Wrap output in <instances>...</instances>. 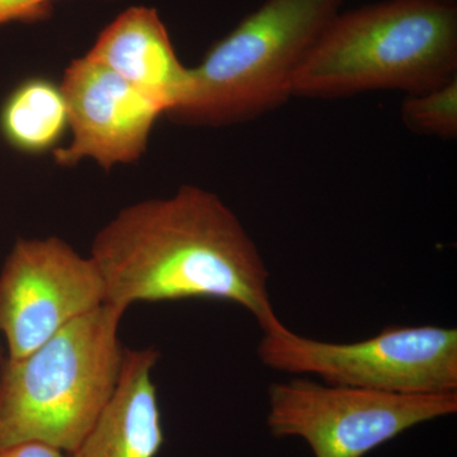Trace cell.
<instances>
[{
  "mask_svg": "<svg viewBox=\"0 0 457 457\" xmlns=\"http://www.w3.org/2000/svg\"><path fill=\"white\" fill-rule=\"evenodd\" d=\"M263 335L258 359L278 371L378 392H457L455 328L387 326L353 343L317 341L286 326Z\"/></svg>",
  "mask_w": 457,
  "mask_h": 457,
  "instance_id": "5",
  "label": "cell"
},
{
  "mask_svg": "<svg viewBox=\"0 0 457 457\" xmlns=\"http://www.w3.org/2000/svg\"><path fill=\"white\" fill-rule=\"evenodd\" d=\"M54 2L55 0H0V27L45 20L50 16Z\"/></svg>",
  "mask_w": 457,
  "mask_h": 457,
  "instance_id": "13",
  "label": "cell"
},
{
  "mask_svg": "<svg viewBox=\"0 0 457 457\" xmlns=\"http://www.w3.org/2000/svg\"><path fill=\"white\" fill-rule=\"evenodd\" d=\"M170 113L188 84L170 35L154 8L132 7L98 36L87 54Z\"/></svg>",
  "mask_w": 457,
  "mask_h": 457,
  "instance_id": "9",
  "label": "cell"
},
{
  "mask_svg": "<svg viewBox=\"0 0 457 457\" xmlns=\"http://www.w3.org/2000/svg\"><path fill=\"white\" fill-rule=\"evenodd\" d=\"M106 303L95 262L57 237L20 239L0 270V333L20 359Z\"/></svg>",
  "mask_w": 457,
  "mask_h": 457,
  "instance_id": "7",
  "label": "cell"
},
{
  "mask_svg": "<svg viewBox=\"0 0 457 457\" xmlns=\"http://www.w3.org/2000/svg\"><path fill=\"white\" fill-rule=\"evenodd\" d=\"M89 257L106 303L125 312L135 303L222 300L251 312L263 333L285 326L257 245L220 197L196 186L125 207L98 231Z\"/></svg>",
  "mask_w": 457,
  "mask_h": 457,
  "instance_id": "1",
  "label": "cell"
},
{
  "mask_svg": "<svg viewBox=\"0 0 457 457\" xmlns=\"http://www.w3.org/2000/svg\"><path fill=\"white\" fill-rule=\"evenodd\" d=\"M125 311L104 303L40 347L0 362V449L40 441L71 453L116 389Z\"/></svg>",
  "mask_w": 457,
  "mask_h": 457,
  "instance_id": "3",
  "label": "cell"
},
{
  "mask_svg": "<svg viewBox=\"0 0 457 457\" xmlns=\"http://www.w3.org/2000/svg\"><path fill=\"white\" fill-rule=\"evenodd\" d=\"M456 75L455 5L386 0L337 14L295 75L293 96L338 98L381 89L420 95Z\"/></svg>",
  "mask_w": 457,
  "mask_h": 457,
  "instance_id": "2",
  "label": "cell"
},
{
  "mask_svg": "<svg viewBox=\"0 0 457 457\" xmlns=\"http://www.w3.org/2000/svg\"><path fill=\"white\" fill-rule=\"evenodd\" d=\"M161 353L125 348L116 389L88 435L69 457H156L164 444L153 380Z\"/></svg>",
  "mask_w": 457,
  "mask_h": 457,
  "instance_id": "10",
  "label": "cell"
},
{
  "mask_svg": "<svg viewBox=\"0 0 457 457\" xmlns=\"http://www.w3.org/2000/svg\"><path fill=\"white\" fill-rule=\"evenodd\" d=\"M345 0H267L197 68L170 116L187 125L251 121L293 96L295 75Z\"/></svg>",
  "mask_w": 457,
  "mask_h": 457,
  "instance_id": "4",
  "label": "cell"
},
{
  "mask_svg": "<svg viewBox=\"0 0 457 457\" xmlns=\"http://www.w3.org/2000/svg\"><path fill=\"white\" fill-rule=\"evenodd\" d=\"M0 457H69L64 451L40 441H26L0 449Z\"/></svg>",
  "mask_w": 457,
  "mask_h": 457,
  "instance_id": "14",
  "label": "cell"
},
{
  "mask_svg": "<svg viewBox=\"0 0 457 457\" xmlns=\"http://www.w3.org/2000/svg\"><path fill=\"white\" fill-rule=\"evenodd\" d=\"M3 357H2V347H0V362H2Z\"/></svg>",
  "mask_w": 457,
  "mask_h": 457,
  "instance_id": "15",
  "label": "cell"
},
{
  "mask_svg": "<svg viewBox=\"0 0 457 457\" xmlns=\"http://www.w3.org/2000/svg\"><path fill=\"white\" fill-rule=\"evenodd\" d=\"M60 89L71 130V143L54 149L62 167L92 159L110 170L139 161L153 126L164 113L119 74L87 55L65 69Z\"/></svg>",
  "mask_w": 457,
  "mask_h": 457,
  "instance_id": "8",
  "label": "cell"
},
{
  "mask_svg": "<svg viewBox=\"0 0 457 457\" xmlns=\"http://www.w3.org/2000/svg\"><path fill=\"white\" fill-rule=\"evenodd\" d=\"M69 128L68 108L60 86L46 78H29L8 96L0 110V131L21 153L54 150Z\"/></svg>",
  "mask_w": 457,
  "mask_h": 457,
  "instance_id": "11",
  "label": "cell"
},
{
  "mask_svg": "<svg viewBox=\"0 0 457 457\" xmlns=\"http://www.w3.org/2000/svg\"><path fill=\"white\" fill-rule=\"evenodd\" d=\"M402 120L418 134L455 139L457 135V78L440 88L411 95L402 104Z\"/></svg>",
  "mask_w": 457,
  "mask_h": 457,
  "instance_id": "12",
  "label": "cell"
},
{
  "mask_svg": "<svg viewBox=\"0 0 457 457\" xmlns=\"http://www.w3.org/2000/svg\"><path fill=\"white\" fill-rule=\"evenodd\" d=\"M457 411V392L402 394L293 378L269 387L275 438H302L314 457H365L418 425Z\"/></svg>",
  "mask_w": 457,
  "mask_h": 457,
  "instance_id": "6",
  "label": "cell"
}]
</instances>
